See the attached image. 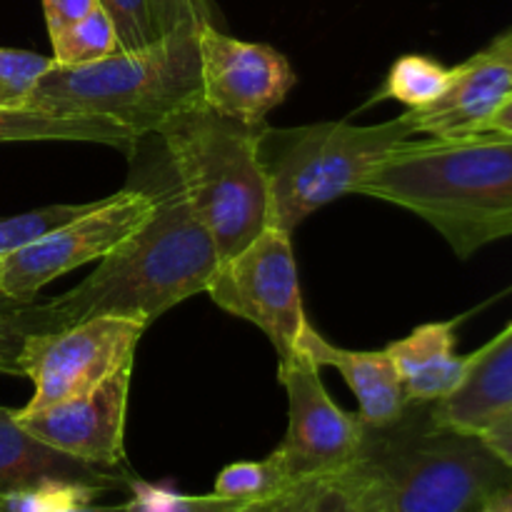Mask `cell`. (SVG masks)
<instances>
[{"label":"cell","instance_id":"4316f807","mask_svg":"<svg viewBox=\"0 0 512 512\" xmlns=\"http://www.w3.org/2000/svg\"><path fill=\"white\" fill-rule=\"evenodd\" d=\"M268 512H353L348 493L338 478L305 480L280 495Z\"/></svg>","mask_w":512,"mask_h":512},{"label":"cell","instance_id":"52a82bcc","mask_svg":"<svg viewBox=\"0 0 512 512\" xmlns=\"http://www.w3.org/2000/svg\"><path fill=\"white\" fill-rule=\"evenodd\" d=\"M290 235L288 230L268 225L233 258L220 260L205 290L215 305L268 335L278 353V365L303 355L300 338L310 325Z\"/></svg>","mask_w":512,"mask_h":512},{"label":"cell","instance_id":"d6986e66","mask_svg":"<svg viewBox=\"0 0 512 512\" xmlns=\"http://www.w3.org/2000/svg\"><path fill=\"white\" fill-rule=\"evenodd\" d=\"M453 68H445L428 55H403L393 63L383 88L370 103L398 100L408 108H423L445 93Z\"/></svg>","mask_w":512,"mask_h":512},{"label":"cell","instance_id":"f1b7e54d","mask_svg":"<svg viewBox=\"0 0 512 512\" xmlns=\"http://www.w3.org/2000/svg\"><path fill=\"white\" fill-rule=\"evenodd\" d=\"M98 8L95 0H43V13L45 23H48V33H58L60 28H65L73 20L83 18L90 10Z\"/></svg>","mask_w":512,"mask_h":512},{"label":"cell","instance_id":"8fae6325","mask_svg":"<svg viewBox=\"0 0 512 512\" xmlns=\"http://www.w3.org/2000/svg\"><path fill=\"white\" fill-rule=\"evenodd\" d=\"M198 48L203 103L243 125H265L298 80L280 50L220 33L215 23L200 25Z\"/></svg>","mask_w":512,"mask_h":512},{"label":"cell","instance_id":"7c38bea8","mask_svg":"<svg viewBox=\"0 0 512 512\" xmlns=\"http://www.w3.org/2000/svg\"><path fill=\"white\" fill-rule=\"evenodd\" d=\"M133 365H123L80 398L33 415L15 410V418L33 438L68 458L105 470H125L123 435Z\"/></svg>","mask_w":512,"mask_h":512},{"label":"cell","instance_id":"1f68e13d","mask_svg":"<svg viewBox=\"0 0 512 512\" xmlns=\"http://www.w3.org/2000/svg\"><path fill=\"white\" fill-rule=\"evenodd\" d=\"M478 512H512V483L495 490V493L480 505Z\"/></svg>","mask_w":512,"mask_h":512},{"label":"cell","instance_id":"484cf974","mask_svg":"<svg viewBox=\"0 0 512 512\" xmlns=\"http://www.w3.org/2000/svg\"><path fill=\"white\" fill-rule=\"evenodd\" d=\"M113 20L120 50H135L160 40L158 23L150 10V0H95Z\"/></svg>","mask_w":512,"mask_h":512},{"label":"cell","instance_id":"7a4b0ae2","mask_svg":"<svg viewBox=\"0 0 512 512\" xmlns=\"http://www.w3.org/2000/svg\"><path fill=\"white\" fill-rule=\"evenodd\" d=\"M358 195L415 213L465 260L512 238V138H410L373 170Z\"/></svg>","mask_w":512,"mask_h":512},{"label":"cell","instance_id":"2e32d148","mask_svg":"<svg viewBox=\"0 0 512 512\" xmlns=\"http://www.w3.org/2000/svg\"><path fill=\"white\" fill-rule=\"evenodd\" d=\"M512 408V325L468 355L465 378L448 398L433 403V418L448 428L478 433Z\"/></svg>","mask_w":512,"mask_h":512},{"label":"cell","instance_id":"d4e9b609","mask_svg":"<svg viewBox=\"0 0 512 512\" xmlns=\"http://www.w3.org/2000/svg\"><path fill=\"white\" fill-rule=\"evenodd\" d=\"M50 65V55L0 48V108H25L30 93Z\"/></svg>","mask_w":512,"mask_h":512},{"label":"cell","instance_id":"5b68a950","mask_svg":"<svg viewBox=\"0 0 512 512\" xmlns=\"http://www.w3.org/2000/svg\"><path fill=\"white\" fill-rule=\"evenodd\" d=\"M198 30L200 25H185L155 43L118 50L95 63H53L25 108L113 120L143 138L155 135L170 115L203 100Z\"/></svg>","mask_w":512,"mask_h":512},{"label":"cell","instance_id":"ba28073f","mask_svg":"<svg viewBox=\"0 0 512 512\" xmlns=\"http://www.w3.org/2000/svg\"><path fill=\"white\" fill-rule=\"evenodd\" d=\"M148 325L118 315H95L55 333H40L20 353V375L33 380V398L20 415L68 403L98 388L123 365L135 363V348Z\"/></svg>","mask_w":512,"mask_h":512},{"label":"cell","instance_id":"8992f818","mask_svg":"<svg viewBox=\"0 0 512 512\" xmlns=\"http://www.w3.org/2000/svg\"><path fill=\"white\" fill-rule=\"evenodd\" d=\"M275 135L278 150L260 153L268 170L270 225L288 233L315 210L358 193L395 148L415 138L403 115L378 125L333 120Z\"/></svg>","mask_w":512,"mask_h":512},{"label":"cell","instance_id":"603a6c76","mask_svg":"<svg viewBox=\"0 0 512 512\" xmlns=\"http://www.w3.org/2000/svg\"><path fill=\"white\" fill-rule=\"evenodd\" d=\"M40 333H55L48 303H18L0 293V373L20 375V353Z\"/></svg>","mask_w":512,"mask_h":512},{"label":"cell","instance_id":"f546056e","mask_svg":"<svg viewBox=\"0 0 512 512\" xmlns=\"http://www.w3.org/2000/svg\"><path fill=\"white\" fill-rule=\"evenodd\" d=\"M480 438L485 440V445H488L508 468H512V408L500 413L495 420H490V423L480 430Z\"/></svg>","mask_w":512,"mask_h":512},{"label":"cell","instance_id":"ac0fdd59","mask_svg":"<svg viewBox=\"0 0 512 512\" xmlns=\"http://www.w3.org/2000/svg\"><path fill=\"white\" fill-rule=\"evenodd\" d=\"M28 140H78L113 148L135 150L143 140L135 130L103 118H70L30 108H0V143H28Z\"/></svg>","mask_w":512,"mask_h":512},{"label":"cell","instance_id":"7402d4cb","mask_svg":"<svg viewBox=\"0 0 512 512\" xmlns=\"http://www.w3.org/2000/svg\"><path fill=\"white\" fill-rule=\"evenodd\" d=\"M293 488L295 483L285 475L278 460L268 455L265 460H245L220 470L213 493L220 498L260 503V500L280 498Z\"/></svg>","mask_w":512,"mask_h":512},{"label":"cell","instance_id":"e0dca14e","mask_svg":"<svg viewBox=\"0 0 512 512\" xmlns=\"http://www.w3.org/2000/svg\"><path fill=\"white\" fill-rule=\"evenodd\" d=\"M410 403H438L465 378L468 355L455 353V320L425 323L385 348Z\"/></svg>","mask_w":512,"mask_h":512},{"label":"cell","instance_id":"9a60e30c","mask_svg":"<svg viewBox=\"0 0 512 512\" xmlns=\"http://www.w3.org/2000/svg\"><path fill=\"white\" fill-rule=\"evenodd\" d=\"M300 353L308 355L318 368L338 370L360 403V420L365 425H390L408 410L403 380L393 358L385 350H348L328 343L315 328L300 338Z\"/></svg>","mask_w":512,"mask_h":512},{"label":"cell","instance_id":"30bf717a","mask_svg":"<svg viewBox=\"0 0 512 512\" xmlns=\"http://www.w3.org/2000/svg\"><path fill=\"white\" fill-rule=\"evenodd\" d=\"M278 380L288 390V430L270 455L295 485L343 473L358 455L363 420L333 403L305 353L278 365Z\"/></svg>","mask_w":512,"mask_h":512},{"label":"cell","instance_id":"44dd1931","mask_svg":"<svg viewBox=\"0 0 512 512\" xmlns=\"http://www.w3.org/2000/svg\"><path fill=\"white\" fill-rule=\"evenodd\" d=\"M128 500L130 512H268L275 500H260V503H248V500L220 498V495H183L173 488L163 485L143 483V480L130 478Z\"/></svg>","mask_w":512,"mask_h":512},{"label":"cell","instance_id":"277c9868","mask_svg":"<svg viewBox=\"0 0 512 512\" xmlns=\"http://www.w3.org/2000/svg\"><path fill=\"white\" fill-rule=\"evenodd\" d=\"M263 133L265 125L225 118L203 100L155 130L175 168V185L213 238L220 260L233 258L270 225Z\"/></svg>","mask_w":512,"mask_h":512},{"label":"cell","instance_id":"ffe728a7","mask_svg":"<svg viewBox=\"0 0 512 512\" xmlns=\"http://www.w3.org/2000/svg\"><path fill=\"white\" fill-rule=\"evenodd\" d=\"M50 45H53L50 58L58 65L95 63V60H103L120 50L113 20L100 5L50 35Z\"/></svg>","mask_w":512,"mask_h":512},{"label":"cell","instance_id":"4dcf8cb0","mask_svg":"<svg viewBox=\"0 0 512 512\" xmlns=\"http://www.w3.org/2000/svg\"><path fill=\"white\" fill-rule=\"evenodd\" d=\"M483 133L512 138V93L498 105V108H495V113L490 115L483 125H480L478 135H483Z\"/></svg>","mask_w":512,"mask_h":512},{"label":"cell","instance_id":"5bb4252c","mask_svg":"<svg viewBox=\"0 0 512 512\" xmlns=\"http://www.w3.org/2000/svg\"><path fill=\"white\" fill-rule=\"evenodd\" d=\"M43 483L93 485L105 493L130 478L125 470H105L48 448L18 423L15 410L0 408V493Z\"/></svg>","mask_w":512,"mask_h":512},{"label":"cell","instance_id":"9c48e42d","mask_svg":"<svg viewBox=\"0 0 512 512\" xmlns=\"http://www.w3.org/2000/svg\"><path fill=\"white\" fill-rule=\"evenodd\" d=\"M153 208L155 193L135 188L98 200L83 215L50 230L35 243L3 255L0 293L18 303H33L48 283L110 253L153 213Z\"/></svg>","mask_w":512,"mask_h":512},{"label":"cell","instance_id":"83f0119b","mask_svg":"<svg viewBox=\"0 0 512 512\" xmlns=\"http://www.w3.org/2000/svg\"><path fill=\"white\" fill-rule=\"evenodd\" d=\"M150 10H153L160 35H168L185 25L215 23V10L210 0H150Z\"/></svg>","mask_w":512,"mask_h":512},{"label":"cell","instance_id":"6da1fadb","mask_svg":"<svg viewBox=\"0 0 512 512\" xmlns=\"http://www.w3.org/2000/svg\"><path fill=\"white\" fill-rule=\"evenodd\" d=\"M335 478L353 512H478L512 468L478 433L440 425L433 403H410L395 423H363L358 455Z\"/></svg>","mask_w":512,"mask_h":512},{"label":"cell","instance_id":"4fadbf2b","mask_svg":"<svg viewBox=\"0 0 512 512\" xmlns=\"http://www.w3.org/2000/svg\"><path fill=\"white\" fill-rule=\"evenodd\" d=\"M512 93V28L490 40L483 50L455 65L453 78L440 98L423 108H408L413 135L428 138H468Z\"/></svg>","mask_w":512,"mask_h":512},{"label":"cell","instance_id":"cb8c5ba5","mask_svg":"<svg viewBox=\"0 0 512 512\" xmlns=\"http://www.w3.org/2000/svg\"><path fill=\"white\" fill-rule=\"evenodd\" d=\"M103 490L80 483H43L35 488L0 493V512H65L93 503Z\"/></svg>","mask_w":512,"mask_h":512},{"label":"cell","instance_id":"3957f363","mask_svg":"<svg viewBox=\"0 0 512 512\" xmlns=\"http://www.w3.org/2000/svg\"><path fill=\"white\" fill-rule=\"evenodd\" d=\"M220 265L213 238L180 188L155 193V208L98 268L60 298L48 300L55 330L95 315L150 325L183 300L205 293Z\"/></svg>","mask_w":512,"mask_h":512},{"label":"cell","instance_id":"d6a6232c","mask_svg":"<svg viewBox=\"0 0 512 512\" xmlns=\"http://www.w3.org/2000/svg\"><path fill=\"white\" fill-rule=\"evenodd\" d=\"M65 512H130L128 503L123 505H93V503H80L75 508L65 510Z\"/></svg>","mask_w":512,"mask_h":512}]
</instances>
